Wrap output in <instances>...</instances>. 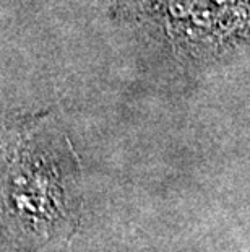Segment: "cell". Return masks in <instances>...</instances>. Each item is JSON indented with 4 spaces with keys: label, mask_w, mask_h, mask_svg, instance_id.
<instances>
[{
    "label": "cell",
    "mask_w": 250,
    "mask_h": 252,
    "mask_svg": "<svg viewBox=\"0 0 250 252\" xmlns=\"http://www.w3.org/2000/svg\"><path fill=\"white\" fill-rule=\"evenodd\" d=\"M77 166L58 133L33 130L18 150L2 187L8 218L38 229L58 226L73 212Z\"/></svg>",
    "instance_id": "6da1fadb"
},
{
    "label": "cell",
    "mask_w": 250,
    "mask_h": 252,
    "mask_svg": "<svg viewBox=\"0 0 250 252\" xmlns=\"http://www.w3.org/2000/svg\"><path fill=\"white\" fill-rule=\"evenodd\" d=\"M249 0H196L171 42L177 56L218 59L247 44Z\"/></svg>",
    "instance_id": "7a4b0ae2"
},
{
    "label": "cell",
    "mask_w": 250,
    "mask_h": 252,
    "mask_svg": "<svg viewBox=\"0 0 250 252\" xmlns=\"http://www.w3.org/2000/svg\"><path fill=\"white\" fill-rule=\"evenodd\" d=\"M114 3L125 20L161 36L164 44L171 46L196 0H114Z\"/></svg>",
    "instance_id": "3957f363"
}]
</instances>
